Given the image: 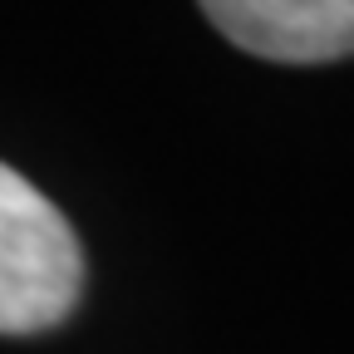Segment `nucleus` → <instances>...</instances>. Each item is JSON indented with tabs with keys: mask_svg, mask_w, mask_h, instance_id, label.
<instances>
[{
	"mask_svg": "<svg viewBox=\"0 0 354 354\" xmlns=\"http://www.w3.org/2000/svg\"><path fill=\"white\" fill-rule=\"evenodd\" d=\"M84 290V251L64 212L0 162V335L59 325Z\"/></svg>",
	"mask_w": 354,
	"mask_h": 354,
	"instance_id": "obj_1",
	"label": "nucleus"
},
{
	"mask_svg": "<svg viewBox=\"0 0 354 354\" xmlns=\"http://www.w3.org/2000/svg\"><path fill=\"white\" fill-rule=\"evenodd\" d=\"M236 50L271 64H330L354 55V0H197Z\"/></svg>",
	"mask_w": 354,
	"mask_h": 354,
	"instance_id": "obj_2",
	"label": "nucleus"
}]
</instances>
